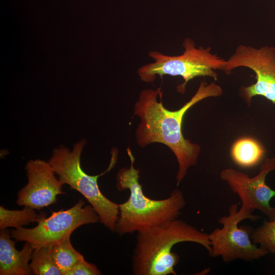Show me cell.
<instances>
[{"label": "cell", "mask_w": 275, "mask_h": 275, "mask_svg": "<svg viewBox=\"0 0 275 275\" xmlns=\"http://www.w3.org/2000/svg\"><path fill=\"white\" fill-rule=\"evenodd\" d=\"M162 89H146L140 94L134 106V114L141 119L135 131L137 144L144 147L151 143H159L168 146L175 155L179 166L176 175L179 185L186 175L188 169L197 163L200 146L184 138L182 131L185 113L198 102L223 93L221 87L214 82L200 83L191 99L178 110L167 109L162 103Z\"/></svg>", "instance_id": "6da1fadb"}, {"label": "cell", "mask_w": 275, "mask_h": 275, "mask_svg": "<svg viewBox=\"0 0 275 275\" xmlns=\"http://www.w3.org/2000/svg\"><path fill=\"white\" fill-rule=\"evenodd\" d=\"M191 242L199 244L211 253L208 234L178 218L137 232L132 256L134 275H176L174 267L179 255L172 251L176 244Z\"/></svg>", "instance_id": "7a4b0ae2"}, {"label": "cell", "mask_w": 275, "mask_h": 275, "mask_svg": "<svg viewBox=\"0 0 275 275\" xmlns=\"http://www.w3.org/2000/svg\"><path fill=\"white\" fill-rule=\"evenodd\" d=\"M130 166L120 169L116 175V188L119 191L128 189V200L119 204L115 232L123 236L149 227L177 218L186 202L182 191L174 190L162 200L147 197L139 182V169L134 167L135 158L129 147L127 148Z\"/></svg>", "instance_id": "3957f363"}, {"label": "cell", "mask_w": 275, "mask_h": 275, "mask_svg": "<svg viewBox=\"0 0 275 275\" xmlns=\"http://www.w3.org/2000/svg\"><path fill=\"white\" fill-rule=\"evenodd\" d=\"M86 143L85 139L80 140L74 145L72 150L64 146L56 148L48 162L60 182L80 193L97 213L99 222L114 232L119 216V204L112 202L102 194L98 179L115 167L118 150H112L110 163L104 172L91 176L86 173L80 165V157Z\"/></svg>", "instance_id": "277c9868"}, {"label": "cell", "mask_w": 275, "mask_h": 275, "mask_svg": "<svg viewBox=\"0 0 275 275\" xmlns=\"http://www.w3.org/2000/svg\"><path fill=\"white\" fill-rule=\"evenodd\" d=\"M184 50L179 56H168L152 50L149 56L154 62L141 67L137 71L140 79L144 82H153L157 76H179L184 81L177 86V91L184 93L187 82L197 77L209 76L217 78L216 70L224 71L225 60L211 53V48L196 47L194 41L186 38L183 43Z\"/></svg>", "instance_id": "5b68a950"}, {"label": "cell", "mask_w": 275, "mask_h": 275, "mask_svg": "<svg viewBox=\"0 0 275 275\" xmlns=\"http://www.w3.org/2000/svg\"><path fill=\"white\" fill-rule=\"evenodd\" d=\"M84 205L85 202L80 200L68 209L52 212L50 216L37 223L34 228L12 230V238L16 241L30 243L34 250L53 246L70 237L80 226L99 222V216L93 207Z\"/></svg>", "instance_id": "8992f818"}, {"label": "cell", "mask_w": 275, "mask_h": 275, "mask_svg": "<svg viewBox=\"0 0 275 275\" xmlns=\"http://www.w3.org/2000/svg\"><path fill=\"white\" fill-rule=\"evenodd\" d=\"M245 219H250V217L238 210L237 204L231 206L229 215L218 219L222 227L208 234L212 250L210 257H220L225 262L238 259L249 262L260 259L269 253L253 242L250 228L238 227V224Z\"/></svg>", "instance_id": "52a82bcc"}, {"label": "cell", "mask_w": 275, "mask_h": 275, "mask_svg": "<svg viewBox=\"0 0 275 275\" xmlns=\"http://www.w3.org/2000/svg\"><path fill=\"white\" fill-rule=\"evenodd\" d=\"M240 67L249 68L256 74V82L241 90L248 105L256 96H262L275 104V48L239 45L225 61L224 71L228 72Z\"/></svg>", "instance_id": "ba28073f"}, {"label": "cell", "mask_w": 275, "mask_h": 275, "mask_svg": "<svg viewBox=\"0 0 275 275\" xmlns=\"http://www.w3.org/2000/svg\"><path fill=\"white\" fill-rule=\"evenodd\" d=\"M275 170V157L266 158L260 168L259 173L250 177L246 174L232 168H227L220 173V177L239 197L241 210L253 214L255 210L260 211L268 218L275 220V207L270 205V200L275 197V190L266 183V178Z\"/></svg>", "instance_id": "9c48e42d"}, {"label": "cell", "mask_w": 275, "mask_h": 275, "mask_svg": "<svg viewBox=\"0 0 275 275\" xmlns=\"http://www.w3.org/2000/svg\"><path fill=\"white\" fill-rule=\"evenodd\" d=\"M27 184L19 190L16 203L40 210L56 203L57 196L65 193L63 185L46 161L31 159L25 164Z\"/></svg>", "instance_id": "30bf717a"}, {"label": "cell", "mask_w": 275, "mask_h": 275, "mask_svg": "<svg viewBox=\"0 0 275 275\" xmlns=\"http://www.w3.org/2000/svg\"><path fill=\"white\" fill-rule=\"evenodd\" d=\"M11 238L9 230H1L0 274H32L29 261L34 249L30 243L25 242L22 250L18 251L15 248L16 241Z\"/></svg>", "instance_id": "8fae6325"}, {"label": "cell", "mask_w": 275, "mask_h": 275, "mask_svg": "<svg viewBox=\"0 0 275 275\" xmlns=\"http://www.w3.org/2000/svg\"><path fill=\"white\" fill-rule=\"evenodd\" d=\"M265 151L254 139L242 138L234 142L231 149L233 161L238 165L249 168L257 164L262 159Z\"/></svg>", "instance_id": "7c38bea8"}, {"label": "cell", "mask_w": 275, "mask_h": 275, "mask_svg": "<svg viewBox=\"0 0 275 275\" xmlns=\"http://www.w3.org/2000/svg\"><path fill=\"white\" fill-rule=\"evenodd\" d=\"M46 217L44 212L38 214L35 209L24 206L22 210H9L0 206V229L9 227L15 229L22 227L31 223H38Z\"/></svg>", "instance_id": "4fadbf2b"}, {"label": "cell", "mask_w": 275, "mask_h": 275, "mask_svg": "<svg viewBox=\"0 0 275 275\" xmlns=\"http://www.w3.org/2000/svg\"><path fill=\"white\" fill-rule=\"evenodd\" d=\"M52 254L62 275H67L75 265L85 260L84 256L73 247L70 237L53 245Z\"/></svg>", "instance_id": "5bb4252c"}, {"label": "cell", "mask_w": 275, "mask_h": 275, "mask_svg": "<svg viewBox=\"0 0 275 275\" xmlns=\"http://www.w3.org/2000/svg\"><path fill=\"white\" fill-rule=\"evenodd\" d=\"M52 246L35 249L32 254L30 267L32 274L62 275L52 254Z\"/></svg>", "instance_id": "9a60e30c"}, {"label": "cell", "mask_w": 275, "mask_h": 275, "mask_svg": "<svg viewBox=\"0 0 275 275\" xmlns=\"http://www.w3.org/2000/svg\"><path fill=\"white\" fill-rule=\"evenodd\" d=\"M251 238L255 244L275 254V220L264 219L261 226L252 231Z\"/></svg>", "instance_id": "2e32d148"}, {"label": "cell", "mask_w": 275, "mask_h": 275, "mask_svg": "<svg viewBox=\"0 0 275 275\" xmlns=\"http://www.w3.org/2000/svg\"><path fill=\"white\" fill-rule=\"evenodd\" d=\"M101 271L94 264L83 260L75 265L67 275H100Z\"/></svg>", "instance_id": "e0dca14e"}]
</instances>
